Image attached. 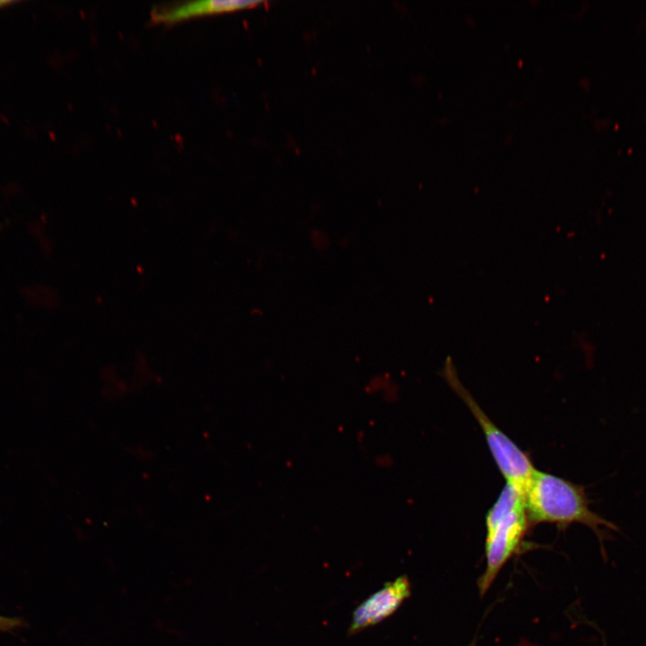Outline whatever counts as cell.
<instances>
[{
    "instance_id": "1",
    "label": "cell",
    "mask_w": 646,
    "mask_h": 646,
    "mask_svg": "<svg viewBox=\"0 0 646 646\" xmlns=\"http://www.w3.org/2000/svg\"><path fill=\"white\" fill-rule=\"evenodd\" d=\"M524 496L530 526L549 523L563 529L572 523L585 525L597 536L606 557L604 543L611 539V532L619 531V528L591 511L584 487L536 470L525 488Z\"/></svg>"
},
{
    "instance_id": "2",
    "label": "cell",
    "mask_w": 646,
    "mask_h": 646,
    "mask_svg": "<svg viewBox=\"0 0 646 646\" xmlns=\"http://www.w3.org/2000/svg\"><path fill=\"white\" fill-rule=\"evenodd\" d=\"M529 526L524 491L506 483L485 517V568L477 581L481 596L488 591L502 568L518 552Z\"/></svg>"
},
{
    "instance_id": "3",
    "label": "cell",
    "mask_w": 646,
    "mask_h": 646,
    "mask_svg": "<svg viewBox=\"0 0 646 646\" xmlns=\"http://www.w3.org/2000/svg\"><path fill=\"white\" fill-rule=\"evenodd\" d=\"M443 374L450 387L469 408L480 425L489 450L506 483L525 491L528 483L537 470L529 456L498 428L479 406L458 380L450 358L446 361Z\"/></svg>"
},
{
    "instance_id": "4",
    "label": "cell",
    "mask_w": 646,
    "mask_h": 646,
    "mask_svg": "<svg viewBox=\"0 0 646 646\" xmlns=\"http://www.w3.org/2000/svg\"><path fill=\"white\" fill-rule=\"evenodd\" d=\"M411 585L406 575H401L368 597L354 609L348 628L353 635L375 625L391 615L410 597Z\"/></svg>"
},
{
    "instance_id": "5",
    "label": "cell",
    "mask_w": 646,
    "mask_h": 646,
    "mask_svg": "<svg viewBox=\"0 0 646 646\" xmlns=\"http://www.w3.org/2000/svg\"><path fill=\"white\" fill-rule=\"evenodd\" d=\"M259 2L239 0H199L188 2L167 11L153 13V18L162 22H175L192 15L245 8Z\"/></svg>"
},
{
    "instance_id": "6",
    "label": "cell",
    "mask_w": 646,
    "mask_h": 646,
    "mask_svg": "<svg viewBox=\"0 0 646 646\" xmlns=\"http://www.w3.org/2000/svg\"><path fill=\"white\" fill-rule=\"evenodd\" d=\"M27 626V623L21 617H11L0 615V631L12 633Z\"/></svg>"
},
{
    "instance_id": "7",
    "label": "cell",
    "mask_w": 646,
    "mask_h": 646,
    "mask_svg": "<svg viewBox=\"0 0 646 646\" xmlns=\"http://www.w3.org/2000/svg\"><path fill=\"white\" fill-rule=\"evenodd\" d=\"M14 2L12 1H0V8L4 7L8 4H13Z\"/></svg>"
}]
</instances>
